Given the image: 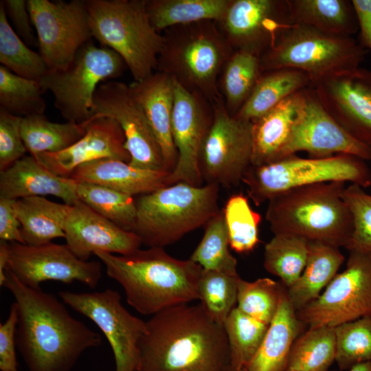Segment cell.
I'll use <instances>...</instances> for the list:
<instances>
[{
    "label": "cell",
    "mask_w": 371,
    "mask_h": 371,
    "mask_svg": "<svg viewBox=\"0 0 371 371\" xmlns=\"http://www.w3.org/2000/svg\"><path fill=\"white\" fill-rule=\"evenodd\" d=\"M203 236L190 259L203 270L236 276L237 260L229 251V239L223 210L205 225Z\"/></svg>",
    "instance_id": "obj_39"
},
{
    "label": "cell",
    "mask_w": 371,
    "mask_h": 371,
    "mask_svg": "<svg viewBox=\"0 0 371 371\" xmlns=\"http://www.w3.org/2000/svg\"><path fill=\"white\" fill-rule=\"evenodd\" d=\"M40 54L49 70L66 68L92 37L85 1L27 0Z\"/></svg>",
    "instance_id": "obj_14"
},
{
    "label": "cell",
    "mask_w": 371,
    "mask_h": 371,
    "mask_svg": "<svg viewBox=\"0 0 371 371\" xmlns=\"http://www.w3.org/2000/svg\"><path fill=\"white\" fill-rule=\"evenodd\" d=\"M219 30L234 51L260 57L291 25L286 0H232Z\"/></svg>",
    "instance_id": "obj_20"
},
{
    "label": "cell",
    "mask_w": 371,
    "mask_h": 371,
    "mask_svg": "<svg viewBox=\"0 0 371 371\" xmlns=\"http://www.w3.org/2000/svg\"><path fill=\"white\" fill-rule=\"evenodd\" d=\"M342 197L352 217L353 230L346 248L371 256V194L359 185L346 186Z\"/></svg>",
    "instance_id": "obj_46"
},
{
    "label": "cell",
    "mask_w": 371,
    "mask_h": 371,
    "mask_svg": "<svg viewBox=\"0 0 371 371\" xmlns=\"http://www.w3.org/2000/svg\"><path fill=\"white\" fill-rule=\"evenodd\" d=\"M129 87L148 120L159 144L165 170L175 169L178 154L172 136L174 82L168 74L157 71Z\"/></svg>",
    "instance_id": "obj_23"
},
{
    "label": "cell",
    "mask_w": 371,
    "mask_h": 371,
    "mask_svg": "<svg viewBox=\"0 0 371 371\" xmlns=\"http://www.w3.org/2000/svg\"><path fill=\"white\" fill-rule=\"evenodd\" d=\"M52 195L73 205L79 201L77 181L58 176L32 155L25 156L0 172V196L19 199Z\"/></svg>",
    "instance_id": "obj_24"
},
{
    "label": "cell",
    "mask_w": 371,
    "mask_h": 371,
    "mask_svg": "<svg viewBox=\"0 0 371 371\" xmlns=\"http://www.w3.org/2000/svg\"><path fill=\"white\" fill-rule=\"evenodd\" d=\"M308 251L309 241L302 237L287 234H274L265 247L264 267L279 278L288 289L302 274Z\"/></svg>",
    "instance_id": "obj_34"
},
{
    "label": "cell",
    "mask_w": 371,
    "mask_h": 371,
    "mask_svg": "<svg viewBox=\"0 0 371 371\" xmlns=\"http://www.w3.org/2000/svg\"><path fill=\"white\" fill-rule=\"evenodd\" d=\"M365 48L351 36L337 35L304 24H291L260 57L262 71L290 68L306 73L312 85L328 75L359 67Z\"/></svg>",
    "instance_id": "obj_8"
},
{
    "label": "cell",
    "mask_w": 371,
    "mask_h": 371,
    "mask_svg": "<svg viewBox=\"0 0 371 371\" xmlns=\"http://www.w3.org/2000/svg\"><path fill=\"white\" fill-rule=\"evenodd\" d=\"M345 187L341 181L319 183L274 196L265 214L271 232L346 248L353 223L342 197Z\"/></svg>",
    "instance_id": "obj_4"
},
{
    "label": "cell",
    "mask_w": 371,
    "mask_h": 371,
    "mask_svg": "<svg viewBox=\"0 0 371 371\" xmlns=\"http://www.w3.org/2000/svg\"><path fill=\"white\" fill-rule=\"evenodd\" d=\"M296 315L308 327H336L371 316V256L349 251L345 269Z\"/></svg>",
    "instance_id": "obj_13"
},
{
    "label": "cell",
    "mask_w": 371,
    "mask_h": 371,
    "mask_svg": "<svg viewBox=\"0 0 371 371\" xmlns=\"http://www.w3.org/2000/svg\"><path fill=\"white\" fill-rule=\"evenodd\" d=\"M219 186L179 182L142 195L133 233L149 247L171 245L216 215Z\"/></svg>",
    "instance_id": "obj_6"
},
{
    "label": "cell",
    "mask_w": 371,
    "mask_h": 371,
    "mask_svg": "<svg viewBox=\"0 0 371 371\" xmlns=\"http://www.w3.org/2000/svg\"><path fill=\"white\" fill-rule=\"evenodd\" d=\"M3 3L6 16L10 20L19 36L27 45H36L38 40L34 35L27 1L3 0Z\"/></svg>",
    "instance_id": "obj_49"
},
{
    "label": "cell",
    "mask_w": 371,
    "mask_h": 371,
    "mask_svg": "<svg viewBox=\"0 0 371 371\" xmlns=\"http://www.w3.org/2000/svg\"><path fill=\"white\" fill-rule=\"evenodd\" d=\"M60 300L91 319L100 329L111 348L115 371H137L139 342L146 331V322L132 315L113 289L76 293L62 291Z\"/></svg>",
    "instance_id": "obj_12"
},
{
    "label": "cell",
    "mask_w": 371,
    "mask_h": 371,
    "mask_svg": "<svg viewBox=\"0 0 371 371\" xmlns=\"http://www.w3.org/2000/svg\"><path fill=\"white\" fill-rule=\"evenodd\" d=\"M262 71L260 57L249 52L234 51L222 69L225 104L234 115L251 95Z\"/></svg>",
    "instance_id": "obj_35"
},
{
    "label": "cell",
    "mask_w": 371,
    "mask_h": 371,
    "mask_svg": "<svg viewBox=\"0 0 371 371\" xmlns=\"http://www.w3.org/2000/svg\"><path fill=\"white\" fill-rule=\"evenodd\" d=\"M212 105L213 119L199 156L201 174L207 183L236 186L251 166L253 122L232 115L222 96Z\"/></svg>",
    "instance_id": "obj_11"
},
{
    "label": "cell",
    "mask_w": 371,
    "mask_h": 371,
    "mask_svg": "<svg viewBox=\"0 0 371 371\" xmlns=\"http://www.w3.org/2000/svg\"><path fill=\"white\" fill-rule=\"evenodd\" d=\"M304 326L298 319L286 289L262 342L245 368L246 371H286L291 348Z\"/></svg>",
    "instance_id": "obj_27"
},
{
    "label": "cell",
    "mask_w": 371,
    "mask_h": 371,
    "mask_svg": "<svg viewBox=\"0 0 371 371\" xmlns=\"http://www.w3.org/2000/svg\"><path fill=\"white\" fill-rule=\"evenodd\" d=\"M0 63L12 73L38 82L49 70L40 53L28 47L10 25L3 1L0 2Z\"/></svg>",
    "instance_id": "obj_37"
},
{
    "label": "cell",
    "mask_w": 371,
    "mask_h": 371,
    "mask_svg": "<svg viewBox=\"0 0 371 371\" xmlns=\"http://www.w3.org/2000/svg\"><path fill=\"white\" fill-rule=\"evenodd\" d=\"M43 93L38 81L19 76L1 65L0 108L21 117L43 114Z\"/></svg>",
    "instance_id": "obj_41"
},
{
    "label": "cell",
    "mask_w": 371,
    "mask_h": 371,
    "mask_svg": "<svg viewBox=\"0 0 371 371\" xmlns=\"http://www.w3.org/2000/svg\"><path fill=\"white\" fill-rule=\"evenodd\" d=\"M126 67L111 49L88 42L66 68L48 70L38 82L53 94L55 107L67 122L81 124L93 117L94 95L102 82L120 76Z\"/></svg>",
    "instance_id": "obj_10"
},
{
    "label": "cell",
    "mask_w": 371,
    "mask_h": 371,
    "mask_svg": "<svg viewBox=\"0 0 371 371\" xmlns=\"http://www.w3.org/2000/svg\"><path fill=\"white\" fill-rule=\"evenodd\" d=\"M371 185V170L364 160L349 155L302 158L295 155L274 163L251 166L243 179L248 196L259 206L292 188L326 182Z\"/></svg>",
    "instance_id": "obj_9"
},
{
    "label": "cell",
    "mask_w": 371,
    "mask_h": 371,
    "mask_svg": "<svg viewBox=\"0 0 371 371\" xmlns=\"http://www.w3.org/2000/svg\"><path fill=\"white\" fill-rule=\"evenodd\" d=\"M16 201L0 196V238L25 244L16 210Z\"/></svg>",
    "instance_id": "obj_50"
},
{
    "label": "cell",
    "mask_w": 371,
    "mask_h": 371,
    "mask_svg": "<svg viewBox=\"0 0 371 371\" xmlns=\"http://www.w3.org/2000/svg\"><path fill=\"white\" fill-rule=\"evenodd\" d=\"M5 275L3 286L17 308L16 348L28 371H71L85 351L100 346V334L74 317L63 301L25 285L7 269Z\"/></svg>",
    "instance_id": "obj_1"
},
{
    "label": "cell",
    "mask_w": 371,
    "mask_h": 371,
    "mask_svg": "<svg viewBox=\"0 0 371 371\" xmlns=\"http://www.w3.org/2000/svg\"><path fill=\"white\" fill-rule=\"evenodd\" d=\"M85 133V122H52L43 114L22 117L21 122L23 142L33 157L43 153L62 151L78 142Z\"/></svg>",
    "instance_id": "obj_33"
},
{
    "label": "cell",
    "mask_w": 371,
    "mask_h": 371,
    "mask_svg": "<svg viewBox=\"0 0 371 371\" xmlns=\"http://www.w3.org/2000/svg\"><path fill=\"white\" fill-rule=\"evenodd\" d=\"M348 371H371V361L355 365L348 370Z\"/></svg>",
    "instance_id": "obj_53"
},
{
    "label": "cell",
    "mask_w": 371,
    "mask_h": 371,
    "mask_svg": "<svg viewBox=\"0 0 371 371\" xmlns=\"http://www.w3.org/2000/svg\"><path fill=\"white\" fill-rule=\"evenodd\" d=\"M232 0H146L153 27L159 32L171 27L202 21H220Z\"/></svg>",
    "instance_id": "obj_32"
},
{
    "label": "cell",
    "mask_w": 371,
    "mask_h": 371,
    "mask_svg": "<svg viewBox=\"0 0 371 371\" xmlns=\"http://www.w3.org/2000/svg\"><path fill=\"white\" fill-rule=\"evenodd\" d=\"M223 213L230 248L237 253L251 251L259 243L261 216L250 206L247 196L235 194L227 201Z\"/></svg>",
    "instance_id": "obj_42"
},
{
    "label": "cell",
    "mask_w": 371,
    "mask_h": 371,
    "mask_svg": "<svg viewBox=\"0 0 371 371\" xmlns=\"http://www.w3.org/2000/svg\"><path fill=\"white\" fill-rule=\"evenodd\" d=\"M335 327H308L294 342L288 369L294 371H327L335 361Z\"/></svg>",
    "instance_id": "obj_36"
},
{
    "label": "cell",
    "mask_w": 371,
    "mask_h": 371,
    "mask_svg": "<svg viewBox=\"0 0 371 371\" xmlns=\"http://www.w3.org/2000/svg\"><path fill=\"white\" fill-rule=\"evenodd\" d=\"M17 308L13 302L6 320L0 324V370L19 371L16 355Z\"/></svg>",
    "instance_id": "obj_48"
},
{
    "label": "cell",
    "mask_w": 371,
    "mask_h": 371,
    "mask_svg": "<svg viewBox=\"0 0 371 371\" xmlns=\"http://www.w3.org/2000/svg\"><path fill=\"white\" fill-rule=\"evenodd\" d=\"M230 371H246L245 369H242V370H236L234 368H232V370Z\"/></svg>",
    "instance_id": "obj_54"
},
{
    "label": "cell",
    "mask_w": 371,
    "mask_h": 371,
    "mask_svg": "<svg viewBox=\"0 0 371 371\" xmlns=\"http://www.w3.org/2000/svg\"><path fill=\"white\" fill-rule=\"evenodd\" d=\"M309 87H312V81L302 71L281 68L263 71L251 95L234 115L254 122L286 98Z\"/></svg>",
    "instance_id": "obj_29"
},
{
    "label": "cell",
    "mask_w": 371,
    "mask_h": 371,
    "mask_svg": "<svg viewBox=\"0 0 371 371\" xmlns=\"http://www.w3.org/2000/svg\"><path fill=\"white\" fill-rule=\"evenodd\" d=\"M21 119L0 108V172L25 157L27 152L21 134Z\"/></svg>",
    "instance_id": "obj_47"
},
{
    "label": "cell",
    "mask_w": 371,
    "mask_h": 371,
    "mask_svg": "<svg viewBox=\"0 0 371 371\" xmlns=\"http://www.w3.org/2000/svg\"><path fill=\"white\" fill-rule=\"evenodd\" d=\"M93 104L91 118L109 117L120 126L125 135V148L130 154L128 164L131 166L165 170L159 144L129 85L116 80L100 84L95 93Z\"/></svg>",
    "instance_id": "obj_15"
},
{
    "label": "cell",
    "mask_w": 371,
    "mask_h": 371,
    "mask_svg": "<svg viewBox=\"0 0 371 371\" xmlns=\"http://www.w3.org/2000/svg\"><path fill=\"white\" fill-rule=\"evenodd\" d=\"M239 275L203 270L198 282L199 300L207 314L223 325L236 306Z\"/></svg>",
    "instance_id": "obj_43"
},
{
    "label": "cell",
    "mask_w": 371,
    "mask_h": 371,
    "mask_svg": "<svg viewBox=\"0 0 371 371\" xmlns=\"http://www.w3.org/2000/svg\"><path fill=\"white\" fill-rule=\"evenodd\" d=\"M85 123L86 133L75 144L58 153H43L34 157L52 172L69 178L76 168L91 161L112 159L130 162L125 135L115 120L98 117Z\"/></svg>",
    "instance_id": "obj_21"
},
{
    "label": "cell",
    "mask_w": 371,
    "mask_h": 371,
    "mask_svg": "<svg viewBox=\"0 0 371 371\" xmlns=\"http://www.w3.org/2000/svg\"><path fill=\"white\" fill-rule=\"evenodd\" d=\"M335 330V362L340 370L371 361V316L344 323Z\"/></svg>",
    "instance_id": "obj_45"
},
{
    "label": "cell",
    "mask_w": 371,
    "mask_h": 371,
    "mask_svg": "<svg viewBox=\"0 0 371 371\" xmlns=\"http://www.w3.org/2000/svg\"><path fill=\"white\" fill-rule=\"evenodd\" d=\"M137 371H230L223 325L201 303L166 308L146 322Z\"/></svg>",
    "instance_id": "obj_2"
},
{
    "label": "cell",
    "mask_w": 371,
    "mask_h": 371,
    "mask_svg": "<svg viewBox=\"0 0 371 371\" xmlns=\"http://www.w3.org/2000/svg\"><path fill=\"white\" fill-rule=\"evenodd\" d=\"M344 260L339 247L309 241L305 267L297 281L286 289L288 298L295 311L318 297L337 274Z\"/></svg>",
    "instance_id": "obj_28"
},
{
    "label": "cell",
    "mask_w": 371,
    "mask_h": 371,
    "mask_svg": "<svg viewBox=\"0 0 371 371\" xmlns=\"http://www.w3.org/2000/svg\"><path fill=\"white\" fill-rule=\"evenodd\" d=\"M170 174L165 170L137 168L121 160L101 159L79 166L69 178L133 196L149 194L167 186Z\"/></svg>",
    "instance_id": "obj_26"
},
{
    "label": "cell",
    "mask_w": 371,
    "mask_h": 371,
    "mask_svg": "<svg viewBox=\"0 0 371 371\" xmlns=\"http://www.w3.org/2000/svg\"><path fill=\"white\" fill-rule=\"evenodd\" d=\"M158 71L212 103L222 95L218 76L234 50L214 21L175 25L165 30Z\"/></svg>",
    "instance_id": "obj_5"
},
{
    "label": "cell",
    "mask_w": 371,
    "mask_h": 371,
    "mask_svg": "<svg viewBox=\"0 0 371 371\" xmlns=\"http://www.w3.org/2000/svg\"><path fill=\"white\" fill-rule=\"evenodd\" d=\"M286 371H294V370L288 369Z\"/></svg>",
    "instance_id": "obj_55"
},
{
    "label": "cell",
    "mask_w": 371,
    "mask_h": 371,
    "mask_svg": "<svg viewBox=\"0 0 371 371\" xmlns=\"http://www.w3.org/2000/svg\"><path fill=\"white\" fill-rule=\"evenodd\" d=\"M306 89L286 98L253 122L251 166L283 159L294 124L304 106Z\"/></svg>",
    "instance_id": "obj_25"
},
{
    "label": "cell",
    "mask_w": 371,
    "mask_h": 371,
    "mask_svg": "<svg viewBox=\"0 0 371 371\" xmlns=\"http://www.w3.org/2000/svg\"><path fill=\"white\" fill-rule=\"evenodd\" d=\"M92 37L119 54L134 81L157 69L164 37L151 25L146 0H86Z\"/></svg>",
    "instance_id": "obj_7"
},
{
    "label": "cell",
    "mask_w": 371,
    "mask_h": 371,
    "mask_svg": "<svg viewBox=\"0 0 371 371\" xmlns=\"http://www.w3.org/2000/svg\"><path fill=\"white\" fill-rule=\"evenodd\" d=\"M173 82L171 126L178 159L175 169L167 177L166 185L185 182L200 186L203 181L199 167L200 152L211 126L213 113H210V102L205 98L188 90L174 78Z\"/></svg>",
    "instance_id": "obj_18"
},
{
    "label": "cell",
    "mask_w": 371,
    "mask_h": 371,
    "mask_svg": "<svg viewBox=\"0 0 371 371\" xmlns=\"http://www.w3.org/2000/svg\"><path fill=\"white\" fill-rule=\"evenodd\" d=\"M80 201L120 227L133 232L137 216L136 202L132 196L107 187L77 181Z\"/></svg>",
    "instance_id": "obj_38"
},
{
    "label": "cell",
    "mask_w": 371,
    "mask_h": 371,
    "mask_svg": "<svg viewBox=\"0 0 371 371\" xmlns=\"http://www.w3.org/2000/svg\"><path fill=\"white\" fill-rule=\"evenodd\" d=\"M305 93L304 106L294 124L283 159L306 151L316 158L337 153L371 160V147L352 137L331 117L313 89H306Z\"/></svg>",
    "instance_id": "obj_19"
},
{
    "label": "cell",
    "mask_w": 371,
    "mask_h": 371,
    "mask_svg": "<svg viewBox=\"0 0 371 371\" xmlns=\"http://www.w3.org/2000/svg\"><path fill=\"white\" fill-rule=\"evenodd\" d=\"M312 88L331 117L371 147V71L357 67L339 71L319 79Z\"/></svg>",
    "instance_id": "obj_17"
},
{
    "label": "cell",
    "mask_w": 371,
    "mask_h": 371,
    "mask_svg": "<svg viewBox=\"0 0 371 371\" xmlns=\"http://www.w3.org/2000/svg\"><path fill=\"white\" fill-rule=\"evenodd\" d=\"M286 289L282 283L269 278H258L252 282L240 278L236 307L251 317L269 324Z\"/></svg>",
    "instance_id": "obj_44"
},
{
    "label": "cell",
    "mask_w": 371,
    "mask_h": 371,
    "mask_svg": "<svg viewBox=\"0 0 371 371\" xmlns=\"http://www.w3.org/2000/svg\"><path fill=\"white\" fill-rule=\"evenodd\" d=\"M292 24H304L332 34L352 36L359 30L348 0H286Z\"/></svg>",
    "instance_id": "obj_31"
},
{
    "label": "cell",
    "mask_w": 371,
    "mask_h": 371,
    "mask_svg": "<svg viewBox=\"0 0 371 371\" xmlns=\"http://www.w3.org/2000/svg\"><path fill=\"white\" fill-rule=\"evenodd\" d=\"M6 269L21 282L33 288L54 280L67 284L78 281L94 289L102 276L100 262L80 260L67 245L52 242L37 246L8 243Z\"/></svg>",
    "instance_id": "obj_16"
},
{
    "label": "cell",
    "mask_w": 371,
    "mask_h": 371,
    "mask_svg": "<svg viewBox=\"0 0 371 371\" xmlns=\"http://www.w3.org/2000/svg\"><path fill=\"white\" fill-rule=\"evenodd\" d=\"M71 205L35 196L16 199V210L25 245H41L64 238V226Z\"/></svg>",
    "instance_id": "obj_30"
},
{
    "label": "cell",
    "mask_w": 371,
    "mask_h": 371,
    "mask_svg": "<svg viewBox=\"0 0 371 371\" xmlns=\"http://www.w3.org/2000/svg\"><path fill=\"white\" fill-rule=\"evenodd\" d=\"M357 18L361 45L371 54V0H352Z\"/></svg>",
    "instance_id": "obj_51"
},
{
    "label": "cell",
    "mask_w": 371,
    "mask_h": 371,
    "mask_svg": "<svg viewBox=\"0 0 371 371\" xmlns=\"http://www.w3.org/2000/svg\"><path fill=\"white\" fill-rule=\"evenodd\" d=\"M269 324L240 311L236 306L225 321L232 367L245 369L259 349Z\"/></svg>",
    "instance_id": "obj_40"
},
{
    "label": "cell",
    "mask_w": 371,
    "mask_h": 371,
    "mask_svg": "<svg viewBox=\"0 0 371 371\" xmlns=\"http://www.w3.org/2000/svg\"><path fill=\"white\" fill-rule=\"evenodd\" d=\"M8 261V242L0 240V285L2 286L5 282L6 275L5 269Z\"/></svg>",
    "instance_id": "obj_52"
},
{
    "label": "cell",
    "mask_w": 371,
    "mask_h": 371,
    "mask_svg": "<svg viewBox=\"0 0 371 371\" xmlns=\"http://www.w3.org/2000/svg\"><path fill=\"white\" fill-rule=\"evenodd\" d=\"M107 276L123 289L127 303L144 315L199 300L202 267L169 255L162 247L137 249L126 255L98 251Z\"/></svg>",
    "instance_id": "obj_3"
},
{
    "label": "cell",
    "mask_w": 371,
    "mask_h": 371,
    "mask_svg": "<svg viewBox=\"0 0 371 371\" xmlns=\"http://www.w3.org/2000/svg\"><path fill=\"white\" fill-rule=\"evenodd\" d=\"M66 245L87 261L98 251L126 255L139 249L142 241L81 201L71 206L64 226Z\"/></svg>",
    "instance_id": "obj_22"
}]
</instances>
